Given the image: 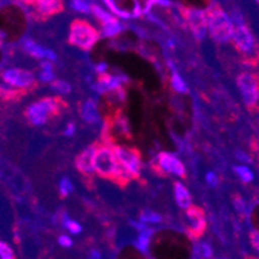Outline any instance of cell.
Here are the masks:
<instances>
[{
    "mask_svg": "<svg viewBox=\"0 0 259 259\" xmlns=\"http://www.w3.org/2000/svg\"><path fill=\"white\" fill-rule=\"evenodd\" d=\"M235 208H236V210L241 214L246 211V208H245V202L242 201L241 199H239V197H236V199H235Z\"/></svg>",
    "mask_w": 259,
    "mask_h": 259,
    "instance_id": "35",
    "label": "cell"
},
{
    "mask_svg": "<svg viewBox=\"0 0 259 259\" xmlns=\"http://www.w3.org/2000/svg\"><path fill=\"white\" fill-rule=\"evenodd\" d=\"M37 79L43 83H52L54 79H56V75L53 71H44V70H40L39 75H37Z\"/></svg>",
    "mask_w": 259,
    "mask_h": 259,
    "instance_id": "31",
    "label": "cell"
},
{
    "mask_svg": "<svg viewBox=\"0 0 259 259\" xmlns=\"http://www.w3.org/2000/svg\"><path fill=\"white\" fill-rule=\"evenodd\" d=\"M58 188H60V194L62 197H66L69 196L70 194L72 192V182L70 181V178H67V177H65V178H62V180L60 181V185H58Z\"/></svg>",
    "mask_w": 259,
    "mask_h": 259,
    "instance_id": "27",
    "label": "cell"
},
{
    "mask_svg": "<svg viewBox=\"0 0 259 259\" xmlns=\"http://www.w3.org/2000/svg\"><path fill=\"white\" fill-rule=\"evenodd\" d=\"M61 101L57 97H44L27 107L25 112L26 119L35 126H41L60 112Z\"/></svg>",
    "mask_w": 259,
    "mask_h": 259,
    "instance_id": "4",
    "label": "cell"
},
{
    "mask_svg": "<svg viewBox=\"0 0 259 259\" xmlns=\"http://www.w3.org/2000/svg\"><path fill=\"white\" fill-rule=\"evenodd\" d=\"M80 115L83 117V120H85L89 124H98L101 120L100 110H98L97 102L94 100H87L85 102L81 105L80 108Z\"/></svg>",
    "mask_w": 259,
    "mask_h": 259,
    "instance_id": "17",
    "label": "cell"
},
{
    "mask_svg": "<svg viewBox=\"0 0 259 259\" xmlns=\"http://www.w3.org/2000/svg\"><path fill=\"white\" fill-rule=\"evenodd\" d=\"M235 173H236L240 180L245 183H249L254 180V173L246 165L235 166Z\"/></svg>",
    "mask_w": 259,
    "mask_h": 259,
    "instance_id": "25",
    "label": "cell"
},
{
    "mask_svg": "<svg viewBox=\"0 0 259 259\" xmlns=\"http://www.w3.org/2000/svg\"><path fill=\"white\" fill-rule=\"evenodd\" d=\"M21 48L27 56L35 60H49L52 62L57 61V54L49 48H44L39 43L34 41L32 39H25L21 44Z\"/></svg>",
    "mask_w": 259,
    "mask_h": 259,
    "instance_id": "13",
    "label": "cell"
},
{
    "mask_svg": "<svg viewBox=\"0 0 259 259\" xmlns=\"http://www.w3.org/2000/svg\"><path fill=\"white\" fill-rule=\"evenodd\" d=\"M231 40H232L236 51L241 54L242 57L250 60L251 62H254L258 58L259 51L256 41L248 26H245V23L235 25Z\"/></svg>",
    "mask_w": 259,
    "mask_h": 259,
    "instance_id": "5",
    "label": "cell"
},
{
    "mask_svg": "<svg viewBox=\"0 0 259 259\" xmlns=\"http://www.w3.org/2000/svg\"><path fill=\"white\" fill-rule=\"evenodd\" d=\"M2 80L8 85L20 91H26L35 85L36 77L30 70L21 67H8L2 72Z\"/></svg>",
    "mask_w": 259,
    "mask_h": 259,
    "instance_id": "9",
    "label": "cell"
},
{
    "mask_svg": "<svg viewBox=\"0 0 259 259\" xmlns=\"http://www.w3.org/2000/svg\"><path fill=\"white\" fill-rule=\"evenodd\" d=\"M126 79L120 75H111L108 72L98 75L97 83L94 84V89L100 94H106L107 92L114 91V89L122 88V84L125 83Z\"/></svg>",
    "mask_w": 259,
    "mask_h": 259,
    "instance_id": "14",
    "label": "cell"
},
{
    "mask_svg": "<svg viewBox=\"0 0 259 259\" xmlns=\"http://www.w3.org/2000/svg\"><path fill=\"white\" fill-rule=\"evenodd\" d=\"M152 230H148V228H142L140 231V235L137 237V241H136V246H137L138 250L142 254L150 253V246H151V237H152Z\"/></svg>",
    "mask_w": 259,
    "mask_h": 259,
    "instance_id": "19",
    "label": "cell"
},
{
    "mask_svg": "<svg viewBox=\"0 0 259 259\" xmlns=\"http://www.w3.org/2000/svg\"><path fill=\"white\" fill-rule=\"evenodd\" d=\"M258 124H259V114H258Z\"/></svg>",
    "mask_w": 259,
    "mask_h": 259,
    "instance_id": "42",
    "label": "cell"
},
{
    "mask_svg": "<svg viewBox=\"0 0 259 259\" xmlns=\"http://www.w3.org/2000/svg\"><path fill=\"white\" fill-rule=\"evenodd\" d=\"M111 128L115 133L119 134V136H121V137L128 138L129 136H131V129H129L128 120H126L125 117L120 116L119 114L116 115V117L114 119V121L111 122Z\"/></svg>",
    "mask_w": 259,
    "mask_h": 259,
    "instance_id": "20",
    "label": "cell"
},
{
    "mask_svg": "<svg viewBox=\"0 0 259 259\" xmlns=\"http://www.w3.org/2000/svg\"><path fill=\"white\" fill-rule=\"evenodd\" d=\"M63 225H65L66 228H67V231H70V234L79 235L80 232H81V226H80V223L74 220H70V218H67V217H65Z\"/></svg>",
    "mask_w": 259,
    "mask_h": 259,
    "instance_id": "29",
    "label": "cell"
},
{
    "mask_svg": "<svg viewBox=\"0 0 259 259\" xmlns=\"http://www.w3.org/2000/svg\"><path fill=\"white\" fill-rule=\"evenodd\" d=\"M0 7H2V0H0Z\"/></svg>",
    "mask_w": 259,
    "mask_h": 259,
    "instance_id": "43",
    "label": "cell"
},
{
    "mask_svg": "<svg viewBox=\"0 0 259 259\" xmlns=\"http://www.w3.org/2000/svg\"><path fill=\"white\" fill-rule=\"evenodd\" d=\"M185 223L190 235L195 239L201 236L206 230L205 214L199 206L191 205L185 211Z\"/></svg>",
    "mask_w": 259,
    "mask_h": 259,
    "instance_id": "12",
    "label": "cell"
},
{
    "mask_svg": "<svg viewBox=\"0 0 259 259\" xmlns=\"http://www.w3.org/2000/svg\"><path fill=\"white\" fill-rule=\"evenodd\" d=\"M97 145H92L85 148L79 156L76 157V168L80 173L85 176H92L94 173V154H96Z\"/></svg>",
    "mask_w": 259,
    "mask_h": 259,
    "instance_id": "16",
    "label": "cell"
},
{
    "mask_svg": "<svg viewBox=\"0 0 259 259\" xmlns=\"http://www.w3.org/2000/svg\"><path fill=\"white\" fill-rule=\"evenodd\" d=\"M114 151L116 154L120 165L124 168V170L129 174L131 178H138L142 169V161H141V154L129 146L124 145H112Z\"/></svg>",
    "mask_w": 259,
    "mask_h": 259,
    "instance_id": "6",
    "label": "cell"
},
{
    "mask_svg": "<svg viewBox=\"0 0 259 259\" xmlns=\"http://www.w3.org/2000/svg\"><path fill=\"white\" fill-rule=\"evenodd\" d=\"M92 15L100 22L101 35L106 37H115L121 34L124 25L119 21V17L112 15L111 12L106 11L98 4H92Z\"/></svg>",
    "mask_w": 259,
    "mask_h": 259,
    "instance_id": "7",
    "label": "cell"
},
{
    "mask_svg": "<svg viewBox=\"0 0 259 259\" xmlns=\"http://www.w3.org/2000/svg\"><path fill=\"white\" fill-rule=\"evenodd\" d=\"M170 85L173 88V91H176L177 93H187L188 92V87L186 84L185 80L180 76V74L177 71H173L170 76Z\"/></svg>",
    "mask_w": 259,
    "mask_h": 259,
    "instance_id": "21",
    "label": "cell"
},
{
    "mask_svg": "<svg viewBox=\"0 0 259 259\" xmlns=\"http://www.w3.org/2000/svg\"><path fill=\"white\" fill-rule=\"evenodd\" d=\"M206 25H208V32L215 41L218 43L230 41L235 27L234 21L221 7L213 6L209 11H206Z\"/></svg>",
    "mask_w": 259,
    "mask_h": 259,
    "instance_id": "2",
    "label": "cell"
},
{
    "mask_svg": "<svg viewBox=\"0 0 259 259\" xmlns=\"http://www.w3.org/2000/svg\"><path fill=\"white\" fill-rule=\"evenodd\" d=\"M34 8L37 17L48 18L60 15L63 11V2L62 0H37L34 4Z\"/></svg>",
    "mask_w": 259,
    "mask_h": 259,
    "instance_id": "15",
    "label": "cell"
},
{
    "mask_svg": "<svg viewBox=\"0 0 259 259\" xmlns=\"http://www.w3.org/2000/svg\"><path fill=\"white\" fill-rule=\"evenodd\" d=\"M194 253V256L196 258H210L213 255V249L206 242H200V244L195 245Z\"/></svg>",
    "mask_w": 259,
    "mask_h": 259,
    "instance_id": "22",
    "label": "cell"
},
{
    "mask_svg": "<svg viewBox=\"0 0 259 259\" xmlns=\"http://www.w3.org/2000/svg\"><path fill=\"white\" fill-rule=\"evenodd\" d=\"M58 244H60L62 248H71L72 239L69 235H60V237H58Z\"/></svg>",
    "mask_w": 259,
    "mask_h": 259,
    "instance_id": "33",
    "label": "cell"
},
{
    "mask_svg": "<svg viewBox=\"0 0 259 259\" xmlns=\"http://www.w3.org/2000/svg\"><path fill=\"white\" fill-rule=\"evenodd\" d=\"M70 7L81 15H89L92 12V4L88 3L87 0H71Z\"/></svg>",
    "mask_w": 259,
    "mask_h": 259,
    "instance_id": "23",
    "label": "cell"
},
{
    "mask_svg": "<svg viewBox=\"0 0 259 259\" xmlns=\"http://www.w3.org/2000/svg\"><path fill=\"white\" fill-rule=\"evenodd\" d=\"M94 173H97L106 180H114L119 182L131 180L129 174L120 165L112 143L97 145L94 154Z\"/></svg>",
    "mask_w": 259,
    "mask_h": 259,
    "instance_id": "1",
    "label": "cell"
},
{
    "mask_svg": "<svg viewBox=\"0 0 259 259\" xmlns=\"http://www.w3.org/2000/svg\"><path fill=\"white\" fill-rule=\"evenodd\" d=\"M74 133H75V125L72 124V122H70V124H67V126H66L65 134L66 136H69V137H71V136H74Z\"/></svg>",
    "mask_w": 259,
    "mask_h": 259,
    "instance_id": "37",
    "label": "cell"
},
{
    "mask_svg": "<svg viewBox=\"0 0 259 259\" xmlns=\"http://www.w3.org/2000/svg\"><path fill=\"white\" fill-rule=\"evenodd\" d=\"M151 6H161V7H169L170 6V0H150Z\"/></svg>",
    "mask_w": 259,
    "mask_h": 259,
    "instance_id": "36",
    "label": "cell"
},
{
    "mask_svg": "<svg viewBox=\"0 0 259 259\" xmlns=\"http://www.w3.org/2000/svg\"><path fill=\"white\" fill-rule=\"evenodd\" d=\"M17 3L22 4V6H34L37 0H16Z\"/></svg>",
    "mask_w": 259,
    "mask_h": 259,
    "instance_id": "39",
    "label": "cell"
},
{
    "mask_svg": "<svg viewBox=\"0 0 259 259\" xmlns=\"http://www.w3.org/2000/svg\"><path fill=\"white\" fill-rule=\"evenodd\" d=\"M249 239H250V244L251 246H253L254 250L259 253V231L258 230L251 231Z\"/></svg>",
    "mask_w": 259,
    "mask_h": 259,
    "instance_id": "32",
    "label": "cell"
},
{
    "mask_svg": "<svg viewBox=\"0 0 259 259\" xmlns=\"http://www.w3.org/2000/svg\"><path fill=\"white\" fill-rule=\"evenodd\" d=\"M205 181H206V183H208L209 186L214 187V186L218 185V181H220V180H218V176H217L214 171H208V173H206V176H205Z\"/></svg>",
    "mask_w": 259,
    "mask_h": 259,
    "instance_id": "34",
    "label": "cell"
},
{
    "mask_svg": "<svg viewBox=\"0 0 259 259\" xmlns=\"http://www.w3.org/2000/svg\"><path fill=\"white\" fill-rule=\"evenodd\" d=\"M16 256L15 251L11 248V245L4 241H0V258L2 259H13Z\"/></svg>",
    "mask_w": 259,
    "mask_h": 259,
    "instance_id": "30",
    "label": "cell"
},
{
    "mask_svg": "<svg viewBox=\"0 0 259 259\" xmlns=\"http://www.w3.org/2000/svg\"><path fill=\"white\" fill-rule=\"evenodd\" d=\"M183 20L190 26L191 31L197 39H202L208 32V25H206V12L199 8H188L183 7L181 8Z\"/></svg>",
    "mask_w": 259,
    "mask_h": 259,
    "instance_id": "11",
    "label": "cell"
},
{
    "mask_svg": "<svg viewBox=\"0 0 259 259\" xmlns=\"http://www.w3.org/2000/svg\"><path fill=\"white\" fill-rule=\"evenodd\" d=\"M174 199H176L177 205L180 206L181 209L186 210L192 205V196H191L188 188L183 185L182 182H176L174 183Z\"/></svg>",
    "mask_w": 259,
    "mask_h": 259,
    "instance_id": "18",
    "label": "cell"
},
{
    "mask_svg": "<svg viewBox=\"0 0 259 259\" xmlns=\"http://www.w3.org/2000/svg\"><path fill=\"white\" fill-rule=\"evenodd\" d=\"M101 37V31L87 20H75L70 25L69 43L81 51L93 48Z\"/></svg>",
    "mask_w": 259,
    "mask_h": 259,
    "instance_id": "3",
    "label": "cell"
},
{
    "mask_svg": "<svg viewBox=\"0 0 259 259\" xmlns=\"http://www.w3.org/2000/svg\"><path fill=\"white\" fill-rule=\"evenodd\" d=\"M236 156H237V159H240V160H241V161H245V162L250 161V159H249V156H248V155L241 154V152H237V154H236Z\"/></svg>",
    "mask_w": 259,
    "mask_h": 259,
    "instance_id": "40",
    "label": "cell"
},
{
    "mask_svg": "<svg viewBox=\"0 0 259 259\" xmlns=\"http://www.w3.org/2000/svg\"><path fill=\"white\" fill-rule=\"evenodd\" d=\"M6 39H7V34L3 31V30H0V47H3Z\"/></svg>",
    "mask_w": 259,
    "mask_h": 259,
    "instance_id": "41",
    "label": "cell"
},
{
    "mask_svg": "<svg viewBox=\"0 0 259 259\" xmlns=\"http://www.w3.org/2000/svg\"><path fill=\"white\" fill-rule=\"evenodd\" d=\"M96 72H97L98 75L107 72V65H106V63H98L97 67H96Z\"/></svg>",
    "mask_w": 259,
    "mask_h": 259,
    "instance_id": "38",
    "label": "cell"
},
{
    "mask_svg": "<svg viewBox=\"0 0 259 259\" xmlns=\"http://www.w3.org/2000/svg\"><path fill=\"white\" fill-rule=\"evenodd\" d=\"M51 88L60 94H69L71 92L70 83L63 79H54L51 83Z\"/></svg>",
    "mask_w": 259,
    "mask_h": 259,
    "instance_id": "24",
    "label": "cell"
},
{
    "mask_svg": "<svg viewBox=\"0 0 259 259\" xmlns=\"http://www.w3.org/2000/svg\"><path fill=\"white\" fill-rule=\"evenodd\" d=\"M236 84L239 88L244 103L249 108H253L259 102V80L250 72H242L236 77Z\"/></svg>",
    "mask_w": 259,
    "mask_h": 259,
    "instance_id": "8",
    "label": "cell"
},
{
    "mask_svg": "<svg viewBox=\"0 0 259 259\" xmlns=\"http://www.w3.org/2000/svg\"><path fill=\"white\" fill-rule=\"evenodd\" d=\"M155 168L159 169L161 173L169 174V176L178 177V178H185L186 177V166L182 160L177 155L171 152L161 151L157 154L154 160Z\"/></svg>",
    "mask_w": 259,
    "mask_h": 259,
    "instance_id": "10",
    "label": "cell"
},
{
    "mask_svg": "<svg viewBox=\"0 0 259 259\" xmlns=\"http://www.w3.org/2000/svg\"><path fill=\"white\" fill-rule=\"evenodd\" d=\"M161 220V215L155 211H143L141 214V222L142 223H160Z\"/></svg>",
    "mask_w": 259,
    "mask_h": 259,
    "instance_id": "28",
    "label": "cell"
},
{
    "mask_svg": "<svg viewBox=\"0 0 259 259\" xmlns=\"http://www.w3.org/2000/svg\"><path fill=\"white\" fill-rule=\"evenodd\" d=\"M20 94V89H16L13 87L8 85L3 81V84L0 85V97L4 98V100H12V98H16Z\"/></svg>",
    "mask_w": 259,
    "mask_h": 259,
    "instance_id": "26",
    "label": "cell"
}]
</instances>
